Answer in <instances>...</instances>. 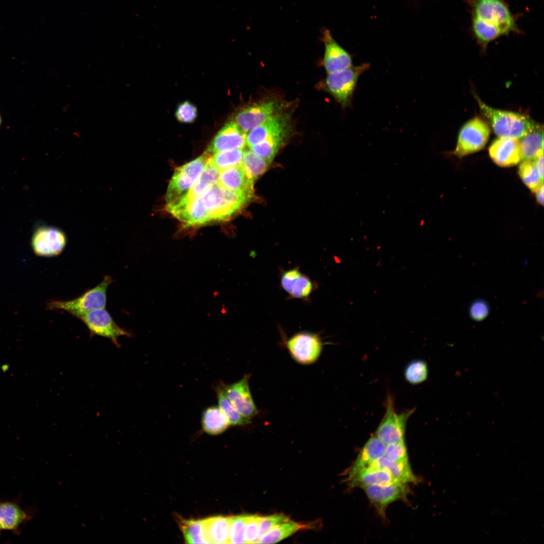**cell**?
I'll use <instances>...</instances> for the list:
<instances>
[{
    "instance_id": "9a60e30c",
    "label": "cell",
    "mask_w": 544,
    "mask_h": 544,
    "mask_svg": "<svg viewBox=\"0 0 544 544\" xmlns=\"http://www.w3.org/2000/svg\"><path fill=\"white\" fill-rule=\"evenodd\" d=\"M280 285L290 299L305 302L310 299L317 287L316 282L303 273L299 266L282 270Z\"/></svg>"
},
{
    "instance_id": "5bb4252c",
    "label": "cell",
    "mask_w": 544,
    "mask_h": 544,
    "mask_svg": "<svg viewBox=\"0 0 544 544\" xmlns=\"http://www.w3.org/2000/svg\"><path fill=\"white\" fill-rule=\"evenodd\" d=\"M368 499L379 514L384 517L388 505L400 500H406L410 490L407 484L393 483L370 485L363 488Z\"/></svg>"
},
{
    "instance_id": "ac0fdd59",
    "label": "cell",
    "mask_w": 544,
    "mask_h": 544,
    "mask_svg": "<svg viewBox=\"0 0 544 544\" xmlns=\"http://www.w3.org/2000/svg\"><path fill=\"white\" fill-rule=\"evenodd\" d=\"M323 40L325 45L323 64L328 74L353 65L351 54L335 41L327 30L323 33Z\"/></svg>"
},
{
    "instance_id": "30bf717a",
    "label": "cell",
    "mask_w": 544,
    "mask_h": 544,
    "mask_svg": "<svg viewBox=\"0 0 544 544\" xmlns=\"http://www.w3.org/2000/svg\"><path fill=\"white\" fill-rule=\"evenodd\" d=\"M88 328L90 335H99L110 339L117 347L120 346V336H132V334L119 327L105 308L90 311L79 318Z\"/></svg>"
},
{
    "instance_id": "44dd1931",
    "label": "cell",
    "mask_w": 544,
    "mask_h": 544,
    "mask_svg": "<svg viewBox=\"0 0 544 544\" xmlns=\"http://www.w3.org/2000/svg\"><path fill=\"white\" fill-rule=\"evenodd\" d=\"M387 445L376 435L367 441L351 467L347 480L384 456Z\"/></svg>"
},
{
    "instance_id": "4316f807",
    "label": "cell",
    "mask_w": 544,
    "mask_h": 544,
    "mask_svg": "<svg viewBox=\"0 0 544 544\" xmlns=\"http://www.w3.org/2000/svg\"><path fill=\"white\" fill-rule=\"evenodd\" d=\"M520 145L522 160H534L543 153L542 126L533 130L521 138Z\"/></svg>"
},
{
    "instance_id": "1f68e13d",
    "label": "cell",
    "mask_w": 544,
    "mask_h": 544,
    "mask_svg": "<svg viewBox=\"0 0 544 544\" xmlns=\"http://www.w3.org/2000/svg\"><path fill=\"white\" fill-rule=\"evenodd\" d=\"M181 528L186 543H208L203 519L182 520Z\"/></svg>"
},
{
    "instance_id": "f6af8a7d",
    "label": "cell",
    "mask_w": 544,
    "mask_h": 544,
    "mask_svg": "<svg viewBox=\"0 0 544 544\" xmlns=\"http://www.w3.org/2000/svg\"><path fill=\"white\" fill-rule=\"evenodd\" d=\"M1 121H2V120H1V116H0V125H1Z\"/></svg>"
},
{
    "instance_id": "60d3db41",
    "label": "cell",
    "mask_w": 544,
    "mask_h": 544,
    "mask_svg": "<svg viewBox=\"0 0 544 544\" xmlns=\"http://www.w3.org/2000/svg\"><path fill=\"white\" fill-rule=\"evenodd\" d=\"M287 520V517L282 514L261 516L259 525L258 539L276 525Z\"/></svg>"
},
{
    "instance_id": "8fae6325",
    "label": "cell",
    "mask_w": 544,
    "mask_h": 544,
    "mask_svg": "<svg viewBox=\"0 0 544 544\" xmlns=\"http://www.w3.org/2000/svg\"><path fill=\"white\" fill-rule=\"evenodd\" d=\"M67 242L64 232L52 226H41L36 228L31 238V246L35 254L39 256L53 257L60 254Z\"/></svg>"
},
{
    "instance_id": "2e32d148",
    "label": "cell",
    "mask_w": 544,
    "mask_h": 544,
    "mask_svg": "<svg viewBox=\"0 0 544 544\" xmlns=\"http://www.w3.org/2000/svg\"><path fill=\"white\" fill-rule=\"evenodd\" d=\"M291 115L280 113L250 130L246 136V144L249 147L266 139L290 131Z\"/></svg>"
},
{
    "instance_id": "836d02e7",
    "label": "cell",
    "mask_w": 544,
    "mask_h": 544,
    "mask_svg": "<svg viewBox=\"0 0 544 544\" xmlns=\"http://www.w3.org/2000/svg\"><path fill=\"white\" fill-rule=\"evenodd\" d=\"M243 149H235L219 152L213 155L210 162L220 171L242 163Z\"/></svg>"
},
{
    "instance_id": "8992f818",
    "label": "cell",
    "mask_w": 544,
    "mask_h": 544,
    "mask_svg": "<svg viewBox=\"0 0 544 544\" xmlns=\"http://www.w3.org/2000/svg\"><path fill=\"white\" fill-rule=\"evenodd\" d=\"M370 66L369 63H364L328 74L324 81V88L342 107H349L360 77Z\"/></svg>"
},
{
    "instance_id": "277c9868",
    "label": "cell",
    "mask_w": 544,
    "mask_h": 544,
    "mask_svg": "<svg viewBox=\"0 0 544 544\" xmlns=\"http://www.w3.org/2000/svg\"><path fill=\"white\" fill-rule=\"evenodd\" d=\"M212 156L206 151L175 170L166 191V207L179 202L197 181Z\"/></svg>"
},
{
    "instance_id": "3957f363",
    "label": "cell",
    "mask_w": 544,
    "mask_h": 544,
    "mask_svg": "<svg viewBox=\"0 0 544 544\" xmlns=\"http://www.w3.org/2000/svg\"><path fill=\"white\" fill-rule=\"evenodd\" d=\"M252 197L245 193L230 190L217 183L200 198L210 222L229 219Z\"/></svg>"
},
{
    "instance_id": "d590c367",
    "label": "cell",
    "mask_w": 544,
    "mask_h": 544,
    "mask_svg": "<svg viewBox=\"0 0 544 544\" xmlns=\"http://www.w3.org/2000/svg\"><path fill=\"white\" fill-rule=\"evenodd\" d=\"M427 363L422 360H415L404 369V376L407 382L416 385L425 381L428 377Z\"/></svg>"
},
{
    "instance_id": "603a6c76",
    "label": "cell",
    "mask_w": 544,
    "mask_h": 544,
    "mask_svg": "<svg viewBox=\"0 0 544 544\" xmlns=\"http://www.w3.org/2000/svg\"><path fill=\"white\" fill-rule=\"evenodd\" d=\"M368 467L384 469L399 483L409 484L416 483L418 482V479L412 471L409 462H394L388 459L385 456H382L373 462Z\"/></svg>"
},
{
    "instance_id": "ffe728a7",
    "label": "cell",
    "mask_w": 544,
    "mask_h": 544,
    "mask_svg": "<svg viewBox=\"0 0 544 544\" xmlns=\"http://www.w3.org/2000/svg\"><path fill=\"white\" fill-rule=\"evenodd\" d=\"M253 182L241 163L221 171L217 183L230 190L252 196Z\"/></svg>"
},
{
    "instance_id": "7402d4cb",
    "label": "cell",
    "mask_w": 544,
    "mask_h": 544,
    "mask_svg": "<svg viewBox=\"0 0 544 544\" xmlns=\"http://www.w3.org/2000/svg\"><path fill=\"white\" fill-rule=\"evenodd\" d=\"M348 481L352 488H364L370 485L399 483L386 470L372 467L361 470Z\"/></svg>"
},
{
    "instance_id": "4fadbf2b",
    "label": "cell",
    "mask_w": 544,
    "mask_h": 544,
    "mask_svg": "<svg viewBox=\"0 0 544 544\" xmlns=\"http://www.w3.org/2000/svg\"><path fill=\"white\" fill-rule=\"evenodd\" d=\"M278 101L268 100L242 109L234 117V122L246 134L269 118L280 113Z\"/></svg>"
},
{
    "instance_id": "7c38bea8",
    "label": "cell",
    "mask_w": 544,
    "mask_h": 544,
    "mask_svg": "<svg viewBox=\"0 0 544 544\" xmlns=\"http://www.w3.org/2000/svg\"><path fill=\"white\" fill-rule=\"evenodd\" d=\"M251 375L246 374L234 383L226 384L219 382L223 391L239 413L250 420L258 413L252 396L249 381Z\"/></svg>"
},
{
    "instance_id": "f546056e",
    "label": "cell",
    "mask_w": 544,
    "mask_h": 544,
    "mask_svg": "<svg viewBox=\"0 0 544 544\" xmlns=\"http://www.w3.org/2000/svg\"><path fill=\"white\" fill-rule=\"evenodd\" d=\"M290 132H285L274 135L249 148L255 154L270 162L286 141Z\"/></svg>"
},
{
    "instance_id": "4dcf8cb0",
    "label": "cell",
    "mask_w": 544,
    "mask_h": 544,
    "mask_svg": "<svg viewBox=\"0 0 544 544\" xmlns=\"http://www.w3.org/2000/svg\"><path fill=\"white\" fill-rule=\"evenodd\" d=\"M302 528L299 524L287 520L276 525L259 538L257 543H274L287 538Z\"/></svg>"
},
{
    "instance_id": "9c48e42d",
    "label": "cell",
    "mask_w": 544,
    "mask_h": 544,
    "mask_svg": "<svg viewBox=\"0 0 544 544\" xmlns=\"http://www.w3.org/2000/svg\"><path fill=\"white\" fill-rule=\"evenodd\" d=\"M414 412L413 409L397 414L394 409L393 398L389 394L386 400L385 413L375 435L387 445L404 440L407 421Z\"/></svg>"
},
{
    "instance_id": "d6a6232c",
    "label": "cell",
    "mask_w": 544,
    "mask_h": 544,
    "mask_svg": "<svg viewBox=\"0 0 544 544\" xmlns=\"http://www.w3.org/2000/svg\"><path fill=\"white\" fill-rule=\"evenodd\" d=\"M269 164L270 162L251 150H244L242 164L247 174L253 181L266 171Z\"/></svg>"
},
{
    "instance_id": "6da1fadb",
    "label": "cell",
    "mask_w": 544,
    "mask_h": 544,
    "mask_svg": "<svg viewBox=\"0 0 544 544\" xmlns=\"http://www.w3.org/2000/svg\"><path fill=\"white\" fill-rule=\"evenodd\" d=\"M481 112L499 138L519 140L542 126L522 114L490 107L475 96Z\"/></svg>"
},
{
    "instance_id": "ab89813d",
    "label": "cell",
    "mask_w": 544,
    "mask_h": 544,
    "mask_svg": "<svg viewBox=\"0 0 544 544\" xmlns=\"http://www.w3.org/2000/svg\"><path fill=\"white\" fill-rule=\"evenodd\" d=\"M197 115L196 107L188 101H184L180 103L175 112L177 119L182 123L193 122L195 120Z\"/></svg>"
},
{
    "instance_id": "b9f144b4",
    "label": "cell",
    "mask_w": 544,
    "mask_h": 544,
    "mask_svg": "<svg viewBox=\"0 0 544 544\" xmlns=\"http://www.w3.org/2000/svg\"><path fill=\"white\" fill-rule=\"evenodd\" d=\"M489 312V306L484 300H478L473 302L469 310V315L473 319L480 321L485 318Z\"/></svg>"
},
{
    "instance_id": "cb8c5ba5",
    "label": "cell",
    "mask_w": 544,
    "mask_h": 544,
    "mask_svg": "<svg viewBox=\"0 0 544 544\" xmlns=\"http://www.w3.org/2000/svg\"><path fill=\"white\" fill-rule=\"evenodd\" d=\"M203 521L208 543H229V517L212 516Z\"/></svg>"
},
{
    "instance_id": "ba28073f",
    "label": "cell",
    "mask_w": 544,
    "mask_h": 544,
    "mask_svg": "<svg viewBox=\"0 0 544 544\" xmlns=\"http://www.w3.org/2000/svg\"><path fill=\"white\" fill-rule=\"evenodd\" d=\"M490 134L487 124L481 118L474 117L461 128L454 154L461 158L480 151L486 145Z\"/></svg>"
},
{
    "instance_id": "d4e9b609",
    "label": "cell",
    "mask_w": 544,
    "mask_h": 544,
    "mask_svg": "<svg viewBox=\"0 0 544 544\" xmlns=\"http://www.w3.org/2000/svg\"><path fill=\"white\" fill-rule=\"evenodd\" d=\"M202 430L206 433L216 435L225 432L230 425L218 406L212 405L202 412L201 418Z\"/></svg>"
},
{
    "instance_id": "52a82bcc",
    "label": "cell",
    "mask_w": 544,
    "mask_h": 544,
    "mask_svg": "<svg viewBox=\"0 0 544 544\" xmlns=\"http://www.w3.org/2000/svg\"><path fill=\"white\" fill-rule=\"evenodd\" d=\"M284 340L291 358L303 365H311L320 357L325 344L318 333L299 331Z\"/></svg>"
},
{
    "instance_id": "8d00e7d4",
    "label": "cell",
    "mask_w": 544,
    "mask_h": 544,
    "mask_svg": "<svg viewBox=\"0 0 544 544\" xmlns=\"http://www.w3.org/2000/svg\"><path fill=\"white\" fill-rule=\"evenodd\" d=\"M247 515L229 517V543H245L244 533Z\"/></svg>"
},
{
    "instance_id": "484cf974",
    "label": "cell",
    "mask_w": 544,
    "mask_h": 544,
    "mask_svg": "<svg viewBox=\"0 0 544 544\" xmlns=\"http://www.w3.org/2000/svg\"><path fill=\"white\" fill-rule=\"evenodd\" d=\"M220 172L221 171L209 161L197 181L180 200L192 199L202 196L218 182Z\"/></svg>"
},
{
    "instance_id": "f1b7e54d",
    "label": "cell",
    "mask_w": 544,
    "mask_h": 544,
    "mask_svg": "<svg viewBox=\"0 0 544 544\" xmlns=\"http://www.w3.org/2000/svg\"><path fill=\"white\" fill-rule=\"evenodd\" d=\"M25 518V512L18 505L10 502L0 503V529H16Z\"/></svg>"
},
{
    "instance_id": "5b68a950",
    "label": "cell",
    "mask_w": 544,
    "mask_h": 544,
    "mask_svg": "<svg viewBox=\"0 0 544 544\" xmlns=\"http://www.w3.org/2000/svg\"><path fill=\"white\" fill-rule=\"evenodd\" d=\"M112 282L110 276H105L99 284L79 297L68 301H52L49 303L48 307L50 309L64 310L79 319L90 311L105 308L106 292Z\"/></svg>"
},
{
    "instance_id": "d6986e66",
    "label": "cell",
    "mask_w": 544,
    "mask_h": 544,
    "mask_svg": "<svg viewBox=\"0 0 544 544\" xmlns=\"http://www.w3.org/2000/svg\"><path fill=\"white\" fill-rule=\"evenodd\" d=\"M489 153L498 165L509 167L522 161L520 141L517 139L499 138L491 145Z\"/></svg>"
},
{
    "instance_id": "7bdbcfd3",
    "label": "cell",
    "mask_w": 544,
    "mask_h": 544,
    "mask_svg": "<svg viewBox=\"0 0 544 544\" xmlns=\"http://www.w3.org/2000/svg\"><path fill=\"white\" fill-rule=\"evenodd\" d=\"M533 160L541 178L543 179V153H541Z\"/></svg>"
},
{
    "instance_id": "74e56055",
    "label": "cell",
    "mask_w": 544,
    "mask_h": 544,
    "mask_svg": "<svg viewBox=\"0 0 544 544\" xmlns=\"http://www.w3.org/2000/svg\"><path fill=\"white\" fill-rule=\"evenodd\" d=\"M384 456L394 462H408L407 449L404 440L387 445Z\"/></svg>"
},
{
    "instance_id": "e575fe53",
    "label": "cell",
    "mask_w": 544,
    "mask_h": 544,
    "mask_svg": "<svg viewBox=\"0 0 544 544\" xmlns=\"http://www.w3.org/2000/svg\"><path fill=\"white\" fill-rule=\"evenodd\" d=\"M519 176L525 185L532 192H535L543 182L533 160H525L519 167Z\"/></svg>"
},
{
    "instance_id": "f35d334b",
    "label": "cell",
    "mask_w": 544,
    "mask_h": 544,
    "mask_svg": "<svg viewBox=\"0 0 544 544\" xmlns=\"http://www.w3.org/2000/svg\"><path fill=\"white\" fill-rule=\"evenodd\" d=\"M261 517V516L257 515H247L244 533L245 543H257Z\"/></svg>"
},
{
    "instance_id": "83f0119b",
    "label": "cell",
    "mask_w": 544,
    "mask_h": 544,
    "mask_svg": "<svg viewBox=\"0 0 544 544\" xmlns=\"http://www.w3.org/2000/svg\"><path fill=\"white\" fill-rule=\"evenodd\" d=\"M214 390L217 395L218 406L227 418L230 426H243L250 423V420L242 416L230 402L225 394L219 382L214 386Z\"/></svg>"
},
{
    "instance_id": "e0dca14e",
    "label": "cell",
    "mask_w": 544,
    "mask_h": 544,
    "mask_svg": "<svg viewBox=\"0 0 544 544\" xmlns=\"http://www.w3.org/2000/svg\"><path fill=\"white\" fill-rule=\"evenodd\" d=\"M246 144L245 133L234 122H230L218 132L206 152L212 156L221 152L243 149Z\"/></svg>"
},
{
    "instance_id": "ee69618b",
    "label": "cell",
    "mask_w": 544,
    "mask_h": 544,
    "mask_svg": "<svg viewBox=\"0 0 544 544\" xmlns=\"http://www.w3.org/2000/svg\"><path fill=\"white\" fill-rule=\"evenodd\" d=\"M543 183H541L535 190L537 201L541 206L543 205Z\"/></svg>"
},
{
    "instance_id": "7a4b0ae2",
    "label": "cell",
    "mask_w": 544,
    "mask_h": 544,
    "mask_svg": "<svg viewBox=\"0 0 544 544\" xmlns=\"http://www.w3.org/2000/svg\"><path fill=\"white\" fill-rule=\"evenodd\" d=\"M471 17L496 29L501 36L521 32L505 0H466Z\"/></svg>"
}]
</instances>
